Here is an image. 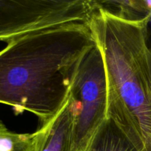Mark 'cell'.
Instances as JSON below:
<instances>
[{
  "label": "cell",
  "instance_id": "5b68a950",
  "mask_svg": "<svg viewBox=\"0 0 151 151\" xmlns=\"http://www.w3.org/2000/svg\"><path fill=\"white\" fill-rule=\"evenodd\" d=\"M88 151H141L111 118L106 117L94 136Z\"/></svg>",
  "mask_w": 151,
  "mask_h": 151
},
{
  "label": "cell",
  "instance_id": "8992f818",
  "mask_svg": "<svg viewBox=\"0 0 151 151\" xmlns=\"http://www.w3.org/2000/svg\"><path fill=\"white\" fill-rule=\"evenodd\" d=\"M108 13L129 22H142L149 16L151 1H97Z\"/></svg>",
  "mask_w": 151,
  "mask_h": 151
},
{
  "label": "cell",
  "instance_id": "6da1fadb",
  "mask_svg": "<svg viewBox=\"0 0 151 151\" xmlns=\"http://www.w3.org/2000/svg\"><path fill=\"white\" fill-rule=\"evenodd\" d=\"M96 44L88 24H73L28 34L0 50V103L16 114L27 111L41 126L68 99L75 72Z\"/></svg>",
  "mask_w": 151,
  "mask_h": 151
},
{
  "label": "cell",
  "instance_id": "52a82bcc",
  "mask_svg": "<svg viewBox=\"0 0 151 151\" xmlns=\"http://www.w3.org/2000/svg\"><path fill=\"white\" fill-rule=\"evenodd\" d=\"M38 133L19 134L11 131L0 120V151H37Z\"/></svg>",
  "mask_w": 151,
  "mask_h": 151
},
{
  "label": "cell",
  "instance_id": "7a4b0ae2",
  "mask_svg": "<svg viewBox=\"0 0 151 151\" xmlns=\"http://www.w3.org/2000/svg\"><path fill=\"white\" fill-rule=\"evenodd\" d=\"M148 17L142 22H129L99 7L88 24L106 67V117L111 118L141 151H151Z\"/></svg>",
  "mask_w": 151,
  "mask_h": 151
},
{
  "label": "cell",
  "instance_id": "3957f363",
  "mask_svg": "<svg viewBox=\"0 0 151 151\" xmlns=\"http://www.w3.org/2000/svg\"><path fill=\"white\" fill-rule=\"evenodd\" d=\"M70 94L75 107L72 151H88L94 136L107 116L106 67L97 43L81 60Z\"/></svg>",
  "mask_w": 151,
  "mask_h": 151
},
{
  "label": "cell",
  "instance_id": "9c48e42d",
  "mask_svg": "<svg viewBox=\"0 0 151 151\" xmlns=\"http://www.w3.org/2000/svg\"><path fill=\"white\" fill-rule=\"evenodd\" d=\"M147 36L148 38H151V6L149 13L148 20L147 23Z\"/></svg>",
  "mask_w": 151,
  "mask_h": 151
},
{
  "label": "cell",
  "instance_id": "277c9868",
  "mask_svg": "<svg viewBox=\"0 0 151 151\" xmlns=\"http://www.w3.org/2000/svg\"><path fill=\"white\" fill-rule=\"evenodd\" d=\"M75 122V103L69 93L58 112L37 130V151H72Z\"/></svg>",
  "mask_w": 151,
  "mask_h": 151
},
{
  "label": "cell",
  "instance_id": "ba28073f",
  "mask_svg": "<svg viewBox=\"0 0 151 151\" xmlns=\"http://www.w3.org/2000/svg\"><path fill=\"white\" fill-rule=\"evenodd\" d=\"M11 0H0V41L8 42L15 37Z\"/></svg>",
  "mask_w": 151,
  "mask_h": 151
}]
</instances>
